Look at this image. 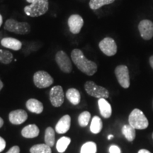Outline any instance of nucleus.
Masks as SVG:
<instances>
[{
  "mask_svg": "<svg viewBox=\"0 0 153 153\" xmlns=\"http://www.w3.org/2000/svg\"><path fill=\"white\" fill-rule=\"evenodd\" d=\"M3 87H4V84H3V82H1V80H0V91L1 90V89H2Z\"/></svg>",
  "mask_w": 153,
  "mask_h": 153,
  "instance_id": "c9c22d12",
  "label": "nucleus"
},
{
  "mask_svg": "<svg viewBox=\"0 0 153 153\" xmlns=\"http://www.w3.org/2000/svg\"><path fill=\"white\" fill-rule=\"evenodd\" d=\"M4 29L12 33L24 35L30 31V26L27 22H19L15 19H9L6 21Z\"/></svg>",
  "mask_w": 153,
  "mask_h": 153,
  "instance_id": "20e7f679",
  "label": "nucleus"
},
{
  "mask_svg": "<svg viewBox=\"0 0 153 153\" xmlns=\"http://www.w3.org/2000/svg\"><path fill=\"white\" fill-rule=\"evenodd\" d=\"M72 60L76 68L88 76H92L97 71V65L94 62L88 60L81 50L74 49L71 53Z\"/></svg>",
  "mask_w": 153,
  "mask_h": 153,
  "instance_id": "f257e3e1",
  "label": "nucleus"
},
{
  "mask_svg": "<svg viewBox=\"0 0 153 153\" xmlns=\"http://www.w3.org/2000/svg\"><path fill=\"white\" fill-rule=\"evenodd\" d=\"M98 104L101 116L105 118H110L112 114V108L111 106L106 100V99H99Z\"/></svg>",
  "mask_w": 153,
  "mask_h": 153,
  "instance_id": "f3484780",
  "label": "nucleus"
},
{
  "mask_svg": "<svg viewBox=\"0 0 153 153\" xmlns=\"http://www.w3.org/2000/svg\"><path fill=\"white\" fill-rule=\"evenodd\" d=\"M99 48L107 56H113L117 53V45L113 38L107 37L100 41Z\"/></svg>",
  "mask_w": 153,
  "mask_h": 153,
  "instance_id": "9d476101",
  "label": "nucleus"
},
{
  "mask_svg": "<svg viewBox=\"0 0 153 153\" xmlns=\"http://www.w3.org/2000/svg\"><path fill=\"white\" fill-rule=\"evenodd\" d=\"M6 148V141L5 140L0 137V152H2Z\"/></svg>",
  "mask_w": 153,
  "mask_h": 153,
  "instance_id": "7c9ffc66",
  "label": "nucleus"
},
{
  "mask_svg": "<svg viewBox=\"0 0 153 153\" xmlns=\"http://www.w3.org/2000/svg\"><path fill=\"white\" fill-rule=\"evenodd\" d=\"M55 131L53 128L48 127L45 130V143L51 148L55 145Z\"/></svg>",
  "mask_w": 153,
  "mask_h": 153,
  "instance_id": "5701e85b",
  "label": "nucleus"
},
{
  "mask_svg": "<svg viewBox=\"0 0 153 153\" xmlns=\"http://www.w3.org/2000/svg\"><path fill=\"white\" fill-rule=\"evenodd\" d=\"M109 153H121V151L117 145H111L109 148Z\"/></svg>",
  "mask_w": 153,
  "mask_h": 153,
  "instance_id": "c85d7f7f",
  "label": "nucleus"
},
{
  "mask_svg": "<svg viewBox=\"0 0 153 153\" xmlns=\"http://www.w3.org/2000/svg\"><path fill=\"white\" fill-rule=\"evenodd\" d=\"M152 138H153V133H152Z\"/></svg>",
  "mask_w": 153,
  "mask_h": 153,
  "instance_id": "4c0bfd02",
  "label": "nucleus"
},
{
  "mask_svg": "<svg viewBox=\"0 0 153 153\" xmlns=\"http://www.w3.org/2000/svg\"><path fill=\"white\" fill-rule=\"evenodd\" d=\"M30 5L24 7V12L30 17H38L45 14L48 11V0H26Z\"/></svg>",
  "mask_w": 153,
  "mask_h": 153,
  "instance_id": "f03ea898",
  "label": "nucleus"
},
{
  "mask_svg": "<svg viewBox=\"0 0 153 153\" xmlns=\"http://www.w3.org/2000/svg\"><path fill=\"white\" fill-rule=\"evenodd\" d=\"M113 137H114V135H109L108 136V140H111V138H113Z\"/></svg>",
  "mask_w": 153,
  "mask_h": 153,
  "instance_id": "e433bc0d",
  "label": "nucleus"
},
{
  "mask_svg": "<svg viewBox=\"0 0 153 153\" xmlns=\"http://www.w3.org/2000/svg\"><path fill=\"white\" fill-rule=\"evenodd\" d=\"M2 23H3V18H2V16L0 14V27H1V25H2Z\"/></svg>",
  "mask_w": 153,
  "mask_h": 153,
  "instance_id": "f704fd0d",
  "label": "nucleus"
},
{
  "mask_svg": "<svg viewBox=\"0 0 153 153\" xmlns=\"http://www.w3.org/2000/svg\"><path fill=\"white\" fill-rule=\"evenodd\" d=\"M40 131L35 124H30L24 127L22 131V135L26 138H34L39 135Z\"/></svg>",
  "mask_w": 153,
  "mask_h": 153,
  "instance_id": "a211bd4d",
  "label": "nucleus"
},
{
  "mask_svg": "<svg viewBox=\"0 0 153 153\" xmlns=\"http://www.w3.org/2000/svg\"><path fill=\"white\" fill-rule=\"evenodd\" d=\"M84 20L81 16L78 14H72L68 19V26L70 32L73 34H77L81 31L83 27Z\"/></svg>",
  "mask_w": 153,
  "mask_h": 153,
  "instance_id": "f8f14e48",
  "label": "nucleus"
},
{
  "mask_svg": "<svg viewBox=\"0 0 153 153\" xmlns=\"http://www.w3.org/2000/svg\"><path fill=\"white\" fill-rule=\"evenodd\" d=\"M30 153H52L51 147L45 144H37L30 149Z\"/></svg>",
  "mask_w": 153,
  "mask_h": 153,
  "instance_id": "b1692460",
  "label": "nucleus"
},
{
  "mask_svg": "<svg viewBox=\"0 0 153 153\" xmlns=\"http://www.w3.org/2000/svg\"><path fill=\"white\" fill-rule=\"evenodd\" d=\"M56 61L59 68L65 73H70L72 72V62L70 57L62 51H59L55 55Z\"/></svg>",
  "mask_w": 153,
  "mask_h": 153,
  "instance_id": "0eeeda50",
  "label": "nucleus"
},
{
  "mask_svg": "<svg viewBox=\"0 0 153 153\" xmlns=\"http://www.w3.org/2000/svg\"><path fill=\"white\" fill-rule=\"evenodd\" d=\"M138 29L141 37L145 40H150L153 37V23L150 20H143L140 22Z\"/></svg>",
  "mask_w": 153,
  "mask_h": 153,
  "instance_id": "9b49d317",
  "label": "nucleus"
},
{
  "mask_svg": "<svg viewBox=\"0 0 153 153\" xmlns=\"http://www.w3.org/2000/svg\"><path fill=\"white\" fill-rule=\"evenodd\" d=\"M50 100L55 107H60L65 100V94L62 87L60 85L55 86L50 91Z\"/></svg>",
  "mask_w": 153,
  "mask_h": 153,
  "instance_id": "1a4fd4ad",
  "label": "nucleus"
},
{
  "mask_svg": "<svg viewBox=\"0 0 153 153\" xmlns=\"http://www.w3.org/2000/svg\"><path fill=\"white\" fill-rule=\"evenodd\" d=\"M3 125H4V120H3L2 118L0 117V128L2 127Z\"/></svg>",
  "mask_w": 153,
  "mask_h": 153,
  "instance_id": "72a5a7b5",
  "label": "nucleus"
},
{
  "mask_svg": "<svg viewBox=\"0 0 153 153\" xmlns=\"http://www.w3.org/2000/svg\"><path fill=\"white\" fill-rule=\"evenodd\" d=\"M28 118L27 113L23 109L12 111L9 115V121L14 125H20L24 123Z\"/></svg>",
  "mask_w": 153,
  "mask_h": 153,
  "instance_id": "ddd939ff",
  "label": "nucleus"
},
{
  "mask_svg": "<svg viewBox=\"0 0 153 153\" xmlns=\"http://www.w3.org/2000/svg\"><path fill=\"white\" fill-rule=\"evenodd\" d=\"M71 124V118L69 115H65L60 120L55 126V131L59 134L66 133L70 128Z\"/></svg>",
  "mask_w": 153,
  "mask_h": 153,
  "instance_id": "4468645a",
  "label": "nucleus"
},
{
  "mask_svg": "<svg viewBox=\"0 0 153 153\" xmlns=\"http://www.w3.org/2000/svg\"><path fill=\"white\" fill-rule=\"evenodd\" d=\"M150 64L151 68L153 69V55L152 56H151L150 58Z\"/></svg>",
  "mask_w": 153,
  "mask_h": 153,
  "instance_id": "473e14b6",
  "label": "nucleus"
},
{
  "mask_svg": "<svg viewBox=\"0 0 153 153\" xmlns=\"http://www.w3.org/2000/svg\"><path fill=\"white\" fill-rule=\"evenodd\" d=\"M97 144L94 142H87L82 146L80 153H97Z\"/></svg>",
  "mask_w": 153,
  "mask_h": 153,
  "instance_id": "a878e982",
  "label": "nucleus"
},
{
  "mask_svg": "<svg viewBox=\"0 0 153 153\" xmlns=\"http://www.w3.org/2000/svg\"><path fill=\"white\" fill-rule=\"evenodd\" d=\"M91 118V114L89 111H84L78 117V123L81 127H86L89 124Z\"/></svg>",
  "mask_w": 153,
  "mask_h": 153,
  "instance_id": "cd10ccee",
  "label": "nucleus"
},
{
  "mask_svg": "<svg viewBox=\"0 0 153 153\" xmlns=\"http://www.w3.org/2000/svg\"><path fill=\"white\" fill-rule=\"evenodd\" d=\"M1 44L3 47L16 51H19L22 48V42L14 38H4L1 39Z\"/></svg>",
  "mask_w": 153,
  "mask_h": 153,
  "instance_id": "2eb2a0df",
  "label": "nucleus"
},
{
  "mask_svg": "<svg viewBox=\"0 0 153 153\" xmlns=\"http://www.w3.org/2000/svg\"><path fill=\"white\" fill-rule=\"evenodd\" d=\"M71 142V139L68 137H62L58 140L56 144V149L57 152L60 153H63L65 152L69 145Z\"/></svg>",
  "mask_w": 153,
  "mask_h": 153,
  "instance_id": "4be33fe9",
  "label": "nucleus"
},
{
  "mask_svg": "<svg viewBox=\"0 0 153 153\" xmlns=\"http://www.w3.org/2000/svg\"><path fill=\"white\" fill-rule=\"evenodd\" d=\"M66 97L68 101L73 105H78L81 101L79 91L74 88H70L66 92Z\"/></svg>",
  "mask_w": 153,
  "mask_h": 153,
  "instance_id": "6ab92c4d",
  "label": "nucleus"
},
{
  "mask_svg": "<svg viewBox=\"0 0 153 153\" xmlns=\"http://www.w3.org/2000/svg\"><path fill=\"white\" fill-rule=\"evenodd\" d=\"M138 153H151L150 151H148V150H145V149H142V150H139Z\"/></svg>",
  "mask_w": 153,
  "mask_h": 153,
  "instance_id": "2f4dec72",
  "label": "nucleus"
},
{
  "mask_svg": "<svg viewBox=\"0 0 153 153\" xmlns=\"http://www.w3.org/2000/svg\"><path fill=\"white\" fill-rule=\"evenodd\" d=\"M33 82L36 87L44 89L52 85L53 78L45 71H38L33 75Z\"/></svg>",
  "mask_w": 153,
  "mask_h": 153,
  "instance_id": "423d86ee",
  "label": "nucleus"
},
{
  "mask_svg": "<svg viewBox=\"0 0 153 153\" xmlns=\"http://www.w3.org/2000/svg\"><path fill=\"white\" fill-rule=\"evenodd\" d=\"M103 128L102 120L99 116H96L92 118L90 125V131L94 134H98L100 133Z\"/></svg>",
  "mask_w": 153,
  "mask_h": 153,
  "instance_id": "aec40b11",
  "label": "nucleus"
},
{
  "mask_svg": "<svg viewBox=\"0 0 153 153\" xmlns=\"http://www.w3.org/2000/svg\"><path fill=\"white\" fill-rule=\"evenodd\" d=\"M129 124L135 129L143 130L148 127V120L145 117L142 111L135 108L130 114Z\"/></svg>",
  "mask_w": 153,
  "mask_h": 153,
  "instance_id": "7ed1b4c3",
  "label": "nucleus"
},
{
  "mask_svg": "<svg viewBox=\"0 0 153 153\" xmlns=\"http://www.w3.org/2000/svg\"><path fill=\"white\" fill-rule=\"evenodd\" d=\"M86 92L91 97L98 99H107L109 97V92L106 88L96 85L92 81H87L85 84Z\"/></svg>",
  "mask_w": 153,
  "mask_h": 153,
  "instance_id": "39448f33",
  "label": "nucleus"
},
{
  "mask_svg": "<svg viewBox=\"0 0 153 153\" xmlns=\"http://www.w3.org/2000/svg\"><path fill=\"white\" fill-rule=\"evenodd\" d=\"M26 108L29 111L40 114L43 111V105L40 101L36 99H30L26 101Z\"/></svg>",
  "mask_w": 153,
  "mask_h": 153,
  "instance_id": "dca6fc26",
  "label": "nucleus"
},
{
  "mask_svg": "<svg viewBox=\"0 0 153 153\" xmlns=\"http://www.w3.org/2000/svg\"><path fill=\"white\" fill-rule=\"evenodd\" d=\"M13 60V54L8 51L0 49V62L7 65Z\"/></svg>",
  "mask_w": 153,
  "mask_h": 153,
  "instance_id": "bb28decb",
  "label": "nucleus"
},
{
  "mask_svg": "<svg viewBox=\"0 0 153 153\" xmlns=\"http://www.w3.org/2000/svg\"><path fill=\"white\" fill-rule=\"evenodd\" d=\"M6 153H20V148L17 145H15V146H13L10 150L7 151Z\"/></svg>",
  "mask_w": 153,
  "mask_h": 153,
  "instance_id": "c756f323",
  "label": "nucleus"
},
{
  "mask_svg": "<svg viewBox=\"0 0 153 153\" xmlns=\"http://www.w3.org/2000/svg\"><path fill=\"white\" fill-rule=\"evenodd\" d=\"M115 0H90L89 7L92 10H97L104 5L110 4L114 3Z\"/></svg>",
  "mask_w": 153,
  "mask_h": 153,
  "instance_id": "393cba45",
  "label": "nucleus"
},
{
  "mask_svg": "<svg viewBox=\"0 0 153 153\" xmlns=\"http://www.w3.org/2000/svg\"><path fill=\"white\" fill-rule=\"evenodd\" d=\"M122 133L123 134V135L130 142L134 140V139L135 138V129L134 128L130 125H124L123 126V128H122Z\"/></svg>",
  "mask_w": 153,
  "mask_h": 153,
  "instance_id": "412c9836",
  "label": "nucleus"
},
{
  "mask_svg": "<svg viewBox=\"0 0 153 153\" xmlns=\"http://www.w3.org/2000/svg\"><path fill=\"white\" fill-rule=\"evenodd\" d=\"M115 74L118 83L122 87L127 89L130 87V76L128 68L126 65H118L115 69Z\"/></svg>",
  "mask_w": 153,
  "mask_h": 153,
  "instance_id": "6e6552de",
  "label": "nucleus"
}]
</instances>
